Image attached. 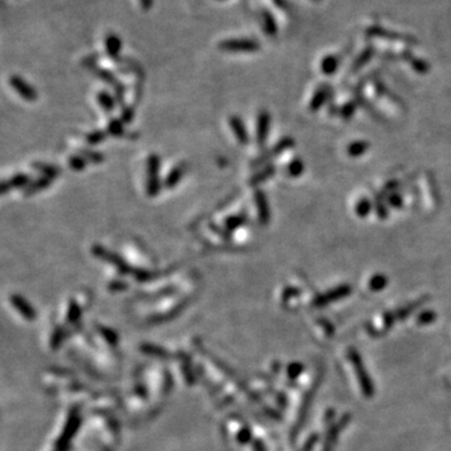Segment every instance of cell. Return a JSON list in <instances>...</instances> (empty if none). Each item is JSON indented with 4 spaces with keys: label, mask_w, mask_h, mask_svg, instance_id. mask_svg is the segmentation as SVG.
<instances>
[{
    "label": "cell",
    "mask_w": 451,
    "mask_h": 451,
    "mask_svg": "<svg viewBox=\"0 0 451 451\" xmlns=\"http://www.w3.org/2000/svg\"><path fill=\"white\" fill-rule=\"evenodd\" d=\"M92 255H93L94 257H96V259L102 260V261L107 262V263H111L112 266L116 267V270L118 271L119 275L125 276L133 273L134 267H132L131 264L128 263L122 256L107 250L102 244H94V246L92 247Z\"/></svg>",
    "instance_id": "1"
},
{
    "label": "cell",
    "mask_w": 451,
    "mask_h": 451,
    "mask_svg": "<svg viewBox=\"0 0 451 451\" xmlns=\"http://www.w3.org/2000/svg\"><path fill=\"white\" fill-rule=\"evenodd\" d=\"M159 169H161V157L157 153L149 154L147 158V182H145V192L148 197L158 196L162 190Z\"/></svg>",
    "instance_id": "2"
},
{
    "label": "cell",
    "mask_w": 451,
    "mask_h": 451,
    "mask_svg": "<svg viewBox=\"0 0 451 451\" xmlns=\"http://www.w3.org/2000/svg\"><path fill=\"white\" fill-rule=\"evenodd\" d=\"M218 48L226 53H255L260 49L259 42L255 39H226L218 44Z\"/></svg>",
    "instance_id": "3"
},
{
    "label": "cell",
    "mask_w": 451,
    "mask_h": 451,
    "mask_svg": "<svg viewBox=\"0 0 451 451\" xmlns=\"http://www.w3.org/2000/svg\"><path fill=\"white\" fill-rule=\"evenodd\" d=\"M9 84L12 85L13 89L19 94L26 102H35L38 99L37 89L31 84H29L23 77L20 75H12L9 78Z\"/></svg>",
    "instance_id": "4"
},
{
    "label": "cell",
    "mask_w": 451,
    "mask_h": 451,
    "mask_svg": "<svg viewBox=\"0 0 451 451\" xmlns=\"http://www.w3.org/2000/svg\"><path fill=\"white\" fill-rule=\"evenodd\" d=\"M350 358H351L352 363H354V366H355L356 369V374H357L358 380H360L361 386H362L363 394L366 395V396H371V395L374 394V387H372L371 381H370L369 376H367V374L365 372L362 362L360 361V357H358V355L355 352V350H351V352H350Z\"/></svg>",
    "instance_id": "5"
},
{
    "label": "cell",
    "mask_w": 451,
    "mask_h": 451,
    "mask_svg": "<svg viewBox=\"0 0 451 451\" xmlns=\"http://www.w3.org/2000/svg\"><path fill=\"white\" fill-rule=\"evenodd\" d=\"M292 145H293V141L291 138L281 139V141H280V142H278L277 144H276L275 147L272 148V149L267 150L266 153H263L262 156L257 157V158H256L255 161H253V162L251 163V166H252V167H257V166H261L262 163L267 162V161H270V159L275 158V157H277V156H280L281 153H284L285 150L288 149V148L292 147Z\"/></svg>",
    "instance_id": "6"
},
{
    "label": "cell",
    "mask_w": 451,
    "mask_h": 451,
    "mask_svg": "<svg viewBox=\"0 0 451 451\" xmlns=\"http://www.w3.org/2000/svg\"><path fill=\"white\" fill-rule=\"evenodd\" d=\"M255 203L256 208H257V216H259L260 223L266 226L271 219V211L266 193L262 190H255Z\"/></svg>",
    "instance_id": "7"
},
{
    "label": "cell",
    "mask_w": 451,
    "mask_h": 451,
    "mask_svg": "<svg viewBox=\"0 0 451 451\" xmlns=\"http://www.w3.org/2000/svg\"><path fill=\"white\" fill-rule=\"evenodd\" d=\"M271 117L267 111H261L257 117V128H256V141L259 147H263L268 137Z\"/></svg>",
    "instance_id": "8"
},
{
    "label": "cell",
    "mask_w": 451,
    "mask_h": 451,
    "mask_svg": "<svg viewBox=\"0 0 451 451\" xmlns=\"http://www.w3.org/2000/svg\"><path fill=\"white\" fill-rule=\"evenodd\" d=\"M31 181H33V179L30 178V176H29L28 173L14 174V176L10 177V178L1 181V185H0L1 194H5V193H8L10 190H14V188H25Z\"/></svg>",
    "instance_id": "9"
},
{
    "label": "cell",
    "mask_w": 451,
    "mask_h": 451,
    "mask_svg": "<svg viewBox=\"0 0 451 451\" xmlns=\"http://www.w3.org/2000/svg\"><path fill=\"white\" fill-rule=\"evenodd\" d=\"M10 302H12V305L14 306V309H17L18 312L23 316L25 320H29V321L34 320L35 316H37V312H35L34 307L31 306V305L29 304L28 301H26L23 296L12 295L10 296Z\"/></svg>",
    "instance_id": "10"
},
{
    "label": "cell",
    "mask_w": 451,
    "mask_h": 451,
    "mask_svg": "<svg viewBox=\"0 0 451 451\" xmlns=\"http://www.w3.org/2000/svg\"><path fill=\"white\" fill-rule=\"evenodd\" d=\"M228 123H230V127L232 128L233 134L237 138V142L242 145L248 144L250 137H248V132H247V128L244 125L243 120L238 116H232L228 118Z\"/></svg>",
    "instance_id": "11"
},
{
    "label": "cell",
    "mask_w": 451,
    "mask_h": 451,
    "mask_svg": "<svg viewBox=\"0 0 451 451\" xmlns=\"http://www.w3.org/2000/svg\"><path fill=\"white\" fill-rule=\"evenodd\" d=\"M188 169V165L186 162L178 163L177 166H174L172 169L168 172V174L166 176L165 182H163V185H165L166 188H174L177 185H178L181 179L183 178V176L186 174Z\"/></svg>",
    "instance_id": "12"
},
{
    "label": "cell",
    "mask_w": 451,
    "mask_h": 451,
    "mask_svg": "<svg viewBox=\"0 0 451 451\" xmlns=\"http://www.w3.org/2000/svg\"><path fill=\"white\" fill-rule=\"evenodd\" d=\"M350 287L349 286H340L337 288L332 289L331 292H327L325 295L320 296L315 300V305L316 306H325V305L330 304V302H333V301L338 300V298H342L345 296H347L350 293Z\"/></svg>",
    "instance_id": "13"
},
{
    "label": "cell",
    "mask_w": 451,
    "mask_h": 451,
    "mask_svg": "<svg viewBox=\"0 0 451 451\" xmlns=\"http://www.w3.org/2000/svg\"><path fill=\"white\" fill-rule=\"evenodd\" d=\"M120 50H122V40L116 34L111 33L105 38V51L109 58L114 60L119 59Z\"/></svg>",
    "instance_id": "14"
},
{
    "label": "cell",
    "mask_w": 451,
    "mask_h": 451,
    "mask_svg": "<svg viewBox=\"0 0 451 451\" xmlns=\"http://www.w3.org/2000/svg\"><path fill=\"white\" fill-rule=\"evenodd\" d=\"M53 183V179L49 177H38V178L33 179V181L24 188V194L25 196H33L35 193H39L42 190H44L46 188H48L49 186Z\"/></svg>",
    "instance_id": "15"
},
{
    "label": "cell",
    "mask_w": 451,
    "mask_h": 451,
    "mask_svg": "<svg viewBox=\"0 0 451 451\" xmlns=\"http://www.w3.org/2000/svg\"><path fill=\"white\" fill-rule=\"evenodd\" d=\"M31 167L34 168L37 172L42 173V176L49 177V178L51 179L57 178V177H59L60 174H62V169H60L59 167H57V166L50 165V163L35 161V162L31 163Z\"/></svg>",
    "instance_id": "16"
},
{
    "label": "cell",
    "mask_w": 451,
    "mask_h": 451,
    "mask_svg": "<svg viewBox=\"0 0 451 451\" xmlns=\"http://www.w3.org/2000/svg\"><path fill=\"white\" fill-rule=\"evenodd\" d=\"M247 221V216L244 213H237V214H232L224 218L223 221V227L230 232L238 230L239 227H242Z\"/></svg>",
    "instance_id": "17"
},
{
    "label": "cell",
    "mask_w": 451,
    "mask_h": 451,
    "mask_svg": "<svg viewBox=\"0 0 451 451\" xmlns=\"http://www.w3.org/2000/svg\"><path fill=\"white\" fill-rule=\"evenodd\" d=\"M96 102H98V104H99L107 113H112V112L116 109V98H114V95H111L108 92L102 91L96 94Z\"/></svg>",
    "instance_id": "18"
},
{
    "label": "cell",
    "mask_w": 451,
    "mask_h": 451,
    "mask_svg": "<svg viewBox=\"0 0 451 451\" xmlns=\"http://www.w3.org/2000/svg\"><path fill=\"white\" fill-rule=\"evenodd\" d=\"M275 173H276L275 166L273 165L267 166L266 168H263V169L260 170V172H257V173H255L252 177H251L250 181H248V185L252 186V187H255V186H259L260 183H262V182L266 181L267 178L272 177Z\"/></svg>",
    "instance_id": "19"
},
{
    "label": "cell",
    "mask_w": 451,
    "mask_h": 451,
    "mask_svg": "<svg viewBox=\"0 0 451 451\" xmlns=\"http://www.w3.org/2000/svg\"><path fill=\"white\" fill-rule=\"evenodd\" d=\"M159 275H161V273L156 272V271H149L145 270V268H139V267L138 268H134L133 273H132V276L136 278V281L141 282V284L153 281L154 278L158 277Z\"/></svg>",
    "instance_id": "20"
},
{
    "label": "cell",
    "mask_w": 451,
    "mask_h": 451,
    "mask_svg": "<svg viewBox=\"0 0 451 451\" xmlns=\"http://www.w3.org/2000/svg\"><path fill=\"white\" fill-rule=\"evenodd\" d=\"M124 123L120 118H111L107 125V132L112 137H122L124 134Z\"/></svg>",
    "instance_id": "21"
},
{
    "label": "cell",
    "mask_w": 451,
    "mask_h": 451,
    "mask_svg": "<svg viewBox=\"0 0 451 451\" xmlns=\"http://www.w3.org/2000/svg\"><path fill=\"white\" fill-rule=\"evenodd\" d=\"M93 71H94V73H95L96 77H99L100 79L104 80V82L107 83V84L113 85V87H114V85L118 84V83H119V80L117 79L116 74H114L113 71H108V69L98 68V67H94V68H93Z\"/></svg>",
    "instance_id": "22"
},
{
    "label": "cell",
    "mask_w": 451,
    "mask_h": 451,
    "mask_svg": "<svg viewBox=\"0 0 451 451\" xmlns=\"http://www.w3.org/2000/svg\"><path fill=\"white\" fill-rule=\"evenodd\" d=\"M82 316V307L79 306L75 300H71L68 304V311H67V320L68 322H77Z\"/></svg>",
    "instance_id": "23"
},
{
    "label": "cell",
    "mask_w": 451,
    "mask_h": 451,
    "mask_svg": "<svg viewBox=\"0 0 451 451\" xmlns=\"http://www.w3.org/2000/svg\"><path fill=\"white\" fill-rule=\"evenodd\" d=\"M79 152H80V156H83L85 159H87V162L93 163V165H100V163L104 161V154L100 153V152H96V150H91V149H87V148H82Z\"/></svg>",
    "instance_id": "24"
},
{
    "label": "cell",
    "mask_w": 451,
    "mask_h": 451,
    "mask_svg": "<svg viewBox=\"0 0 451 451\" xmlns=\"http://www.w3.org/2000/svg\"><path fill=\"white\" fill-rule=\"evenodd\" d=\"M108 136V132L103 131V129H95V131L91 132L85 136V142L88 143L89 145H95L99 144L107 138Z\"/></svg>",
    "instance_id": "25"
},
{
    "label": "cell",
    "mask_w": 451,
    "mask_h": 451,
    "mask_svg": "<svg viewBox=\"0 0 451 451\" xmlns=\"http://www.w3.org/2000/svg\"><path fill=\"white\" fill-rule=\"evenodd\" d=\"M87 159L84 158L83 156H71L68 158V166L71 168L73 170H77V172H82V170L85 169L87 167Z\"/></svg>",
    "instance_id": "26"
},
{
    "label": "cell",
    "mask_w": 451,
    "mask_h": 451,
    "mask_svg": "<svg viewBox=\"0 0 451 451\" xmlns=\"http://www.w3.org/2000/svg\"><path fill=\"white\" fill-rule=\"evenodd\" d=\"M208 227H210V230L212 231L214 235L219 236L221 238L226 239V241H230V239L232 238V232L227 231L224 227H221L219 224L214 223V222H210V223H208Z\"/></svg>",
    "instance_id": "27"
},
{
    "label": "cell",
    "mask_w": 451,
    "mask_h": 451,
    "mask_svg": "<svg viewBox=\"0 0 451 451\" xmlns=\"http://www.w3.org/2000/svg\"><path fill=\"white\" fill-rule=\"evenodd\" d=\"M134 116H136V111H134L133 105H123L119 118L124 124H131L134 119Z\"/></svg>",
    "instance_id": "28"
},
{
    "label": "cell",
    "mask_w": 451,
    "mask_h": 451,
    "mask_svg": "<svg viewBox=\"0 0 451 451\" xmlns=\"http://www.w3.org/2000/svg\"><path fill=\"white\" fill-rule=\"evenodd\" d=\"M369 148V144L366 142H355L352 143L349 147V154L352 157H358L363 154Z\"/></svg>",
    "instance_id": "29"
},
{
    "label": "cell",
    "mask_w": 451,
    "mask_h": 451,
    "mask_svg": "<svg viewBox=\"0 0 451 451\" xmlns=\"http://www.w3.org/2000/svg\"><path fill=\"white\" fill-rule=\"evenodd\" d=\"M302 172H304V163L301 162L300 159L292 161V162L288 165V167H287V173L292 177L300 176Z\"/></svg>",
    "instance_id": "30"
},
{
    "label": "cell",
    "mask_w": 451,
    "mask_h": 451,
    "mask_svg": "<svg viewBox=\"0 0 451 451\" xmlns=\"http://www.w3.org/2000/svg\"><path fill=\"white\" fill-rule=\"evenodd\" d=\"M325 100H326V91H324V89H321V91H318L317 93L315 94V96H313V99L311 100L309 108L312 109V111H316V109H318L321 107V105L324 104Z\"/></svg>",
    "instance_id": "31"
},
{
    "label": "cell",
    "mask_w": 451,
    "mask_h": 451,
    "mask_svg": "<svg viewBox=\"0 0 451 451\" xmlns=\"http://www.w3.org/2000/svg\"><path fill=\"white\" fill-rule=\"evenodd\" d=\"M386 285H387V280H386L385 276L378 275L371 278V281H370V288H371L372 291H380V289H382Z\"/></svg>",
    "instance_id": "32"
},
{
    "label": "cell",
    "mask_w": 451,
    "mask_h": 451,
    "mask_svg": "<svg viewBox=\"0 0 451 451\" xmlns=\"http://www.w3.org/2000/svg\"><path fill=\"white\" fill-rule=\"evenodd\" d=\"M114 88V98H116L117 103L119 105H125L124 104V94H125V87L123 83H118L113 87Z\"/></svg>",
    "instance_id": "33"
},
{
    "label": "cell",
    "mask_w": 451,
    "mask_h": 451,
    "mask_svg": "<svg viewBox=\"0 0 451 451\" xmlns=\"http://www.w3.org/2000/svg\"><path fill=\"white\" fill-rule=\"evenodd\" d=\"M107 287L112 292H122V291H125L128 288V284L123 280H113L107 285Z\"/></svg>",
    "instance_id": "34"
},
{
    "label": "cell",
    "mask_w": 451,
    "mask_h": 451,
    "mask_svg": "<svg viewBox=\"0 0 451 451\" xmlns=\"http://www.w3.org/2000/svg\"><path fill=\"white\" fill-rule=\"evenodd\" d=\"M336 66H337V62H336L335 58H327V59L324 60L322 63V69L326 74H331L335 71Z\"/></svg>",
    "instance_id": "35"
},
{
    "label": "cell",
    "mask_w": 451,
    "mask_h": 451,
    "mask_svg": "<svg viewBox=\"0 0 451 451\" xmlns=\"http://www.w3.org/2000/svg\"><path fill=\"white\" fill-rule=\"evenodd\" d=\"M356 211H357L358 216L365 217L367 213L371 211V203H370L369 201H366V199H362L357 205V207H356Z\"/></svg>",
    "instance_id": "36"
},
{
    "label": "cell",
    "mask_w": 451,
    "mask_h": 451,
    "mask_svg": "<svg viewBox=\"0 0 451 451\" xmlns=\"http://www.w3.org/2000/svg\"><path fill=\"white\" fill-rule=\"evenodd\" d=\"M436 315L434 312H430V311H426V312L421 313L419 317H417V322L421 325H426V324H431L432 321L435 320Z\"/></svg>",
    "instance_id": "37"
},
{
    "label": "cell",
    "mask_w": 451,
    "mask_h": 451,
    "mask_svg": "<svg viewBox=\"0 0 451 451\" xmlns=\"http://www.w3.org/2000/svg\"><path fill=\"white\" fill-rule=\"evenodd\" d=\"M298 295H300V292H298L297 288H293V287H288V288H286L284 291V295H282V300H284L285 302H288L289 300H292L293 297H296V296H298Z\"/></svg>",
    "instance_id": "38"
},
{
    "label": "cell",
    "mask_w": 451,
    "mask_h": 451,
    "mask_svg": "<svg viewBox=\"0 0 451 451\" xmlns=\"http://www.w3.org/2000/svg\"><path fill=\"white\" fill-rule=\"evenodd\" d=\"M354 111H355V105L350 103V104H347L346 107L341 111V114H342L345 118H347V117H350L352 113H354Z\"/></svg>",
    "instance_id": "39"
},
{
    "label": "cell",
    "mask_w": 451,
    "mask_h": 451,
    "mask_svg": "<svg viewBox=\"0 0 451 451\" xmlns=\"http://www.w3.org/2000/svg\"><path fill=\"white\" fill-rule=\"evenodd\" d=\"M139 4L142 5L144 10H149L153 6V0H139Z\"/></svg>",
    "instance_id": "40"
},
{
    "label": "cell",
    "mask_w": 451,
    "mask_h": 451,
    "mask_svg": "<svg viewBox=\"0 0 451 451\" xmlns=\"http://www.w3.org/2000/svg\"><path fill=\"white\" fill-rule=\"evenodd\" d=\"M389 202H390V205L395 206V207H399V206H401V203H403V202L400 201V197L396 196V194H394V196L390 197Z\"/></svg>",
    "instance_id": "41"
}]
</instances>
